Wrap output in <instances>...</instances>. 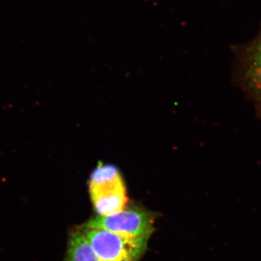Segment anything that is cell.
I'll return each mask as SVG.
<instances>
[{
  "instance_id": "cell-1",
  "label": "cell",
  "mask_w": 261,
  "mask_h": 261,
  "mask_svg": "<svg viewBox=\"0 0 261 261\" xmlns=\"http://www.w3.org/2000/svg\"><path fill=\"white\" fill-rule=\"evenodd\" d=\"M89 192L94 210L99 216H109L126 207V187L119 170L112 164L99 163L91 174Z\"/></svg>"
},
{
  "instance_id": "cell-2",
  "label": "cell",
  "mask_w": 261,
  "mask_h": 261,
  "mask_svg": "<svg viewBox=\"0 0 261 261\" xmlns=\"http://www.w3.org/2000/svg\"><path fill=\"white\" fill-rule=\"evenodd\" d=\"M80 228L101 261H140L150 238H132L106 230Z\"/></svg>"
},
{
  "instance_id": "cell-3",
  "label": "cell",
  "mask_w": 261,
  "mask_h": 261,
  "mask_svg": "<svg viewBox=\"0 0 261 261\" xmlns=\"http://www.w3.org/2000/svg\"><path fill=\"white\" fill-rule=\"evenodd\" d=\"M154 215L150 211L133 206L109 216L97 215L83 226L132 238H142L151 237L154 231Z\"/></svg>"
},
{
  "instance_id": "cell-4",
  "label": "cell",
  "mask_w": 261,
  "mask_h": 261,
  "mask_svg": "<svg viewBox=\"0 0 261 261\" xmlns=\"http://www.w3.org/2000/svg\"><path fill=\"white\" fill-rule=\"evenodd\" d=\"M240 78L261 110V30L240 53Z\"/></svg>"
},
{
  "instance_id": "cell-5",
  "label": "cell",
  "mask_w": 261,
  "mask_h": 261,
  "mask_svg": "<svg viewBox=\"0 0 261 261\" xmlns=\"http://www.w3.org/2000/svg\"><path fill=\"white\" fill-rule=\"evenodd\" d=\"M64 261H101L80 227L70 233Z\"/></svg>"
}]
</instances>
